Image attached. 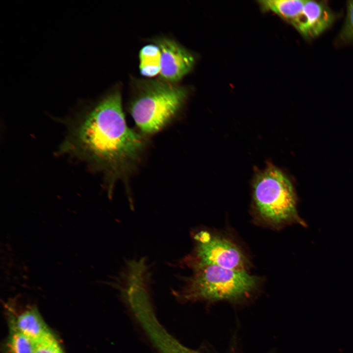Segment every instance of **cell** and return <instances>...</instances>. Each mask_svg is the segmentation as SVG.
Masks as SVG:
<instances>
[{
  "label": "cell",
  "instance_id": "cell-1",
  "mask_svg": "<svg viewBox=\"0 0 353 353\" xmlns=\"http://www.w3.org/2000/svg\"><path fill=\"white\" fill-rule=\"evenodd\" d=\"M65 122L66 134L57 153L101 173L110 189L137 161L145 145L143 137L127 125L119 90L81 105Z\"/></svg>",
  "mask_w": 353,
  "mask_h": 353
},
{
  "label": "cell",
  "instance_id": "cell-2",
  "mask_svg": "<svg viewBox=\"0 0 353 353\" xmlns=\"http://www.w3.org/2000/svg\"><path fill=\"white\" fill-rule=\"evenodd\" d=\"M140 86L130 103V114L142 133L153 134L180 112L187 98L188 90L162 79L145 81Z\"/></svg>",
  "mask_w": 353,
  "mask_h": 353
},
{
  "label": "cell",
  "instance_id": "cell-3",
  "mask_svg": "<svg viewBox=\"0 0 353 353\" xmlns=\"http://www.w3.org/2000/svg\"><path fill=\"white\" fill-rule=\"evenodd\" d=\"M193 271L183 277V285L175 293L181 301L235 300L249 293L257 282L246 270L208 265Z\"/></svg>",
  "mask_w": 353,
  "mask_h": 353
},
{
  "label": "cell",
  "instance_id": "cell-4",
  "mask_svg": "<svg viewBox=\"0 0 353 353\" xmlns=\"http://www.w3.org/2000/svg\"><path fill=\"white\" fill-rule=\"evenodd\" d=\"M252 189L255 208L265 221L275 226L292 223L305 226L297 210L293 187L278 168L271 165L259 172Z\"/></svg>",
  "mask_w": 353,
  "mask_h": 353
},
{
  "label": "cell",
  "instance_id": "cell-5",
  "mask_svg": "<svg viewBox=\"0 0 353 353\" xmlns=\"http://www.w3.org/2000/svg\"><path fill=\"white\" fill-rule=\"evenodd\" d=\"M193 240V251L180 260L181 266L193 270L208 265L245 270L247 259L230 241L206 230L196 233Z\"/></svg>",
  "mask_w": 353,
  "mask_h": 353
},
{
  "label": "cell",
  "instance_id": "cell-6",
  "mask_svg": "<svg viewBox=\"0 0 353 353\" xmlns=\"http://www.w3.org/2000/svg\"><path fill=\"white\" fill-rule=\"evenodd\" d=\"M161 53L162 80L175 83L187 75L195 64L192 53L175 41L167 38H160L154 41Z\"/></svg>",
  "mask_w": 353,
  "mask_h": 353
},
{
  "label": "cell",
  "instance_id": "cell-7",
  "mask_svg": "<svg viewBox=\"0 0 353 353\" xmlns=\"http://www.w3.org/2000/svg\"><path fill=\"white\" fill-rule=\"evenodd\" d=\"M337 17L325 1L306 0L303 13L294 27L304 39L310 40L328 29Z\"/></svg>",
  "mask_w": 353,
  "mask_h": 353
},
{
  "label": "cell",
  "instance_id": "cell-8",
  "mask_svg": "<svg viewBox=\"0 0 353 353\" xmlns=\"http://www.w3.org/2000/svg\"><path fill=\"white\" fill-rule=\"evenodd\" d=\"M11 328L26 336L34 343L50 332L34 307L27 308L12 319Z\"/></svg>",
  "mask_w": 353,
  "mask_h": 353
},
{
  "label": "cell",
  "instance_id": "cell-9",
  "mask_svg": "<svg viewBox=\"0 0 353 353\" xmlns=\"http://www.w3.org/2000/svg\"><path fill=\"white\" fill-rule=\"evenodd\" d=\"M264 11L273 12L293 26L301 16L304 0H265L258 1Z\"/></svg>",
  "mask_w": 353,
  "mask_h": 353
},
{
  "label": "cell",
  "instance_id": "cell-10",
  "mask_svg": "<svg viewBox=\"0 0 353 353\" xmlns=\"http://www.w3.org/2000/svg\"><path fill=\"white\" fill-rule=\"evenodd\" d=\"M139 70L142 76L151 78L160 74L161 53L156 44H148L142 47L139 51Z\"/></svg>",
  "mask_w": 353,
  "mask_h": 353
},
{
  "label": "cell",
  "instance_id": "cell-11",
  "mask_svg": "<svg viewBox=\"0 0 353 353\" xmlns=\"http://www.w3.org/2000/svg\"><path fill=\"white\" fill-rule=\"evenodd\" d=\"M34 343L30 339L11 328L5 344L6 353H33Z\"/></svg>",
  "mask_w": 353,
  "mask_h": 353
},
{
  "label": "cell",
  "instance_id": "cell-12",
  "mask_svg": "<svg viewBox=\"0 0 353 353\" xmlns=\"http://www.w3.org/2000/svg\"><path fill=\"white\" fill-rule=\"evenodd\" d=\"M33 353H64L58 341L50 332L34 342Z\"/></svg>",
  "mask_w": 353,
  "mask_h": 353
},
{
  "label": "cell",
  "instance_id": "cell-13",
  "mask_svg": "<svg viewBox=\"0 0 353 353\" xmlns=\"http://www.w3.org/2000/svg\"><path fill=\"white\" fill-rule=\"evenodd\" d=\"M338 39L342 43H353V0L347 3L346 16Z\"/></svg>",
  "mask_w": 353,
  "mask_h": 353
},
{
  "label": "cell",
  "instance_id": "cell-14",
  "mask_svg": "<svg viewBox=\"0 0 353 353\" xmlns=\"http://www.w3.org/2000/svg\"><path fill=\"white\" fill-rule=\"evenodd\" d=\"M159 353H199L181 344L173 336L165 338L160 344Z\"/></svg>",
  "mask_w": 353,
  "mask_h": 353
}]
</instances>
